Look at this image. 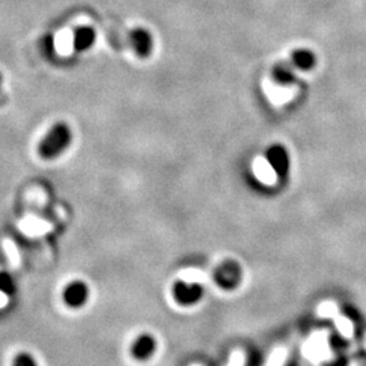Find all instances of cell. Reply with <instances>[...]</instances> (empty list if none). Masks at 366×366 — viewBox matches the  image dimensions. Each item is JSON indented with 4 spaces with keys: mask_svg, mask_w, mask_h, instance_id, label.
I'll return each instance as SVG.
<instances>
[{
    "mask_svg": "<svg viewBox=\"0 0 366 366\" xmlns=\"http://www.w3.org/2000/svg\"><path fill=\"white\" fill-rule=\"evenodd\" d=\"M266 159H267L270 167L277 174L281 175V176L288 174V171H289V155L282 145H272L266 151Z\"/></svg>",
    "mask_w": 366,
    "mask_h": 366,
    "instance_id": "7a4b0ae2",
    "label": "cell"
},
{
    "mask_svg": "<svg viewBox=\"0 0 366 366\" xmlns=\"http://www.w3.org/2000/svg\"><path fill=\"white\" fill-rule=\"evenodd\" d=\"M130 41L135 52L139 54L140 57H147L150 56L154 49V39L152 35L145 30V29H136L130 35Z\"/></svg>",
    "mask_w": 366,
    "mask_h": 366,
    "instance_id": "8992f818",
    "label": "cell"
},
{
    "mask_svg": "<svg viewBox=\"0 0 366 366\" xmlns=\"http://www.w3.org/2000/svg\"><path fill=\"white\" fill-rule=\"evenodd\" d=\"M88 298V288L85 282L75 281L67 286L64 291V301L72 307V308H79L86 304Z\"/></svg>",
    "mask_w": 366,
    "mask_h": 366,
    "instance_id": "277c9868",
    "label": "cell"
},
{
    "mask_svg": "<svg viewBox=\"0 0 366 366\" xmlns=\"http://www.w3.org/2000/svg\"><path fill=\"white\" fill-rule=\"evenodd\" d=\"M272 76H273L274 82L279 83L281 86L293 85L295 80H296L293 68L288 63H279V64H277L272 71Z\"/></svg>",
    "mask_w": 366,
    "mask_h": 366,
    "instance_id": "ba28073f",
    "label": "cell"
},
{
    "mask_svg": "<svg viewBox=\"0 0 366 366\" xmlns=\"http://www.w3.org/2000/svg\"><path fill=\"white\" fill-rule=\"evenodd\" d=\"M292 64L301 71L312 70L316 64V56L308 49H297L292 53Z\"/></svg>",
    "mask_w": 366,
    "mask_h": 366,
    "instance_id": "9c48e42d",
    "label": "cell"
},
{
    "mask_svg": "<svg viewBox=\"0 0 366 366\" xmlns=\"http://www.w3.org/2000/svg\"><path fill=\"white\" fill-rule=\"evenodd\" d=\"M154 351H155V341L150 335L140 336L132 348V354L138 360H147L148 357L152 355Z\"/></svg>",
    "mask_w": 366,
    "mask_h": 366,
    "instance_id": "52a82bcc",
    "label": "cell"
},
{
    "mask_svg": "<svg viewBox=\"0 0 366 366\" xmlns=\"http://www.w3.org/2000/svg\"><path fill=\"white\" fill-rule=\"evenodd\" d=\"M72 141V132L66 122H57L45 135L38 145V154L42 159L51 160L61 155Z\"/></svg>",
    "mask_w": 366,
    "mask_h": 366,
    "instance_id": "6da1fadb",
    "label": "cell"
},
{
    "mask_svg": "<svg viewBox=\"0 0 366 366\" xmlns=\"http://www.w3.org/2000/svg\"><path fill=\"white\" fill-rule=\"evenodd\" d=\"M243 365V355L240 353H235L232 355V360L229 362V366H242Z\"/></svg>",
    "mask_w": 366,
    "mask_h": 366,
    "instance_id": "4fadbf2b",
    "label": "cell"
},
{
    "mask_svg": "<svg viewBox=\"0 0 366 366\" xmlns=\"http://www.w3.org/2000/svg\"><path fill=\"white\" fill-rule=\"evenodd\" d=\"M240 279V269L236 263L227 262L220 266L216 273V281L224 289H232Z\"/></svg>",
    "mask_w": 366,
    "mask_h": 366,
    "instance_id": "5b68a950",
    "label": "cell"
},
{
    "mask_svg": "<svg viewBox=\"0 0 366 366\" xmlns=\"http://www.w3.org/2000/svg\"><path fill=\"white\" fill-rule=\"evenodd\" d=\"M14 366H38L35 358L29 353H20L14 360Z\"/></svg>",
    "mask_w": 366,
    "mask_h": 366,
    "instance_id": "7c38bea8",
    "label": "cell"
},
{
    "mask_svg": "<svg viewBox=\"0 0 366 366\" xmlns=\"http://www.w3.org/2000/svg\"><path fill=\"white\" fill-rule=\"evenodd\" d=\"M95 42V32L91 28H80L76 30L73 37V47L76 51H87L88 48Z\"/></svg>",
    "mask_w": 366,
    "mask_h": 366,
    "instance_id": "30bf717a",
    "label": "cell"
},
{
    "mask_svg": "<svg viewBox=\"0 0 366 366\" xmlns=\"http://www.w3.org/2000/svg\"><path fill=\"white\" fill-rule=\"evenodd\" d=\"M176 301L182 305H190L197 303L202 296V289L197 283L190 282H179L174 288Z\"/></svg>",
    "mask_w": 366,
    "mask_h": 366,
    "instance_id": "3957f363",
    "label": "cell"
},
{
    "mask_svg": "<svg viewBox=\"0 0 366 366\" xmlns=\"http://www.w3.org/2000/svg\"><path fill=\"white\" fill-rule=\"evenodd\" d=\"M14 291H16L14 279L6 273H0V292H3L6 295H11V293H14Z\"/></svg>",
    "mask_w": 366,
    "mask_h": 366,
    "instance_id": "8fae6325",
    "label": "cell"
},
{
    "mask_svg": "<svg viewBox=\"0 0 366 366\" xmlns=\"http://www.w3.org/2000/svg\"><path fill=\"white\" fill-rule=\"evenodd\" d=\"M282 361H283V354L279 351L273 357V360L270 361V365L269 366H279V364H282Z\"/></svg>",
    "mask_w": 366,
    "mask_h": 366,
    "instance_id": "5bb4252c",
    "label": "cell"
}]
</instances>
